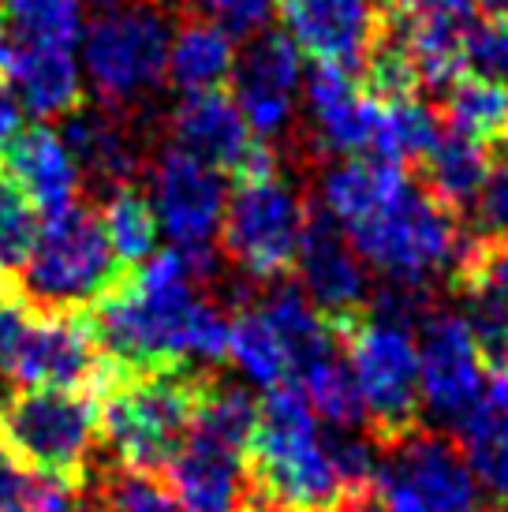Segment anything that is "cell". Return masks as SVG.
Here are the masks:
<instances>
[{
	"label": "cell",
	"mask_w": 508,
	"mask_h": 512,
	"mask_svg": "<svg viewBox=\"0 0 508 512\" xmlns=\"http://www.w3.org/2000/svg\"><path fill=\"white\" fill-rule=\"evenodd\" d=\"M217 273V255L157 251L135 277L98 303L86 322L113 374L146 370H198L210 374L228 356L232 318L202 299L198 288Z\"/></svg>",
	"instance_id": "cell-1"
},
{
	"label": "cell",
	"mask_w": 508,
	"mask_h": 512,
	"mask_svg": "<svg viewBox=\"0 0 508 512\" xmlns=\"http://www.w3.org/2000/svg\"><path fill=\"white\" fill-rule=\"evenodd\" d=\"M344 228L355 255L370 270L389 277V285L426 288L441 277L456 281L464 262L467 236L460 214L404 169H393L381 191L363 214H355Z\"/></svg>",
	"instance_id": "cell-2"
},
{
	"label": "cell",
	"mask_w": 508,
	"mask_h": 512,
	"mask_svg": "<svg viewBox=\"0 0 508 512\" xmlns=\"http://www.w3.org/2000/svg\"><path fill=\"white\" fill-rule=\"evenodd\" d=\"M254 501L281 512H344L352 490L340 475L329 434H322L296 382L266 389L251 438Z\"/></svg>",
	"instance_id": "cell-3"
},
{
	"label": "cell",
	"mask_w": 508,
	"mask_h": 512,
	"mask_svg": "<svg viewBox=\"0 0 508 512\" xmlns=\"http://www.w3.org/2000/svg\"><path fill=\"white\" fill-rule=\"evenodd\" d=\"M206 382L210 374L184 367L113 374V389L101 404V438L120 460V468H169L191 438Z\"/></svg>",
	"instance_id": "cell-4"
},
{
	"label": "cell",
	"mask_w": 508,
	"mask_h": 512,
	"mask_svg": "<svg viewBox=\"0 0 508 512\" xmlns=\"http://www.w3.org/2000/svg\"><path fill=\"white\" fill-rule=\"evenodd\" d=\"M19 273L23 299L42 314H79L124 285V262L105 236L101 214L83 202L45 217Z\"/></svg>",
	"instance_id": "cell-5"
},
{
	"label": "cell",
	"mask_w": 508,
	"mask_h": 512,
	"mask_svg": "<svg viewBox=\"0 0 508 512\" xmlns=\"http://www.w3.org/2000/svg\"><path fill=\"white\" fill-rule=\"evenodd\" d=\"M169 15L150 0H116L83 27V75L101 105L139 109L169 83Z\"/></svg>",
	"instance_id": "cell-6"
},
{
	"label": "cell",
	"mask_w": 508,
	"mask_h": 512,
	"mask_svg": "<svg viewBox=\"0 0 508 512\" xmlns=\"http://www.w3.org/2000/svg\"><path fill=\"white\" fill-rule=\"evenodd\" d=\"M307 225H311V210L303 191L273 165V169L240 176L236 191L228 195L225 225L217 243L236 270L273 285L288 270H296Z\"/></svg>",
	"instance_id": "cell-7"
},
{
	"label": "cell",
	"mask_w": 508,
	"mask_h": 512,
	"mask_svg": "<svg viewBox=\"0 0 508 512\" xmlns=\"http://www.w3.org/2000/svg\"><path fill=\"white\" fill-rule=\"evenodd\" d=\"M0 438L27 468L79 483L101 438V408L83 389H15L0 400Z\"/></svg>",
	"instance_id": "cell-8"
},
{
	"label": "cell",
	"mask_w": 508,
	"mask_h": 512,
	"mask_svg": "<svg viewBox=\"0 0 508 512\" xmlns=\"http://www.w3.org/2000/svg\"><path fill=\"white\" fill-rule=\"evenodd\" d=\"M348 344V367L367 408V427L378 445L396 441L419 427L423 393H419V341L408 322L385 314H363L340 329Z\"/></svg>",
	"instance_id": "cell-9"
},
{
	"label": "cell",
	"mask_w": 508,
	"mask_h": 512,
	"mask_svg": "<svg viewBox=\"0 0 508 512\" xmlns=\"http://www.w3.org/2000/svg\"><path fill=\"white\" fill-rule=\"evenodd\" d=\"M370 490L393 512H490L460 445L426 427L381 445Z\"/></svg>",
	"instance_id": "cell-10"
},
{
	"label": "cell",
	"mask_w": 508,
	"mask_h": 512,
	"mask_svg": "<svg viewBox=\"0 0 508 512\" xmlns=\"http://www.w3.org/2000/svg\"><path fill=\"white\" fill-rule=\"evenodd\" d=\"M150 206L161 232L184 255H217L221 225H225L228 184L225 172L198 161L195 154L169 143L157 150L150 165Z\"/></svg>",
	"instance_id": "cell-11"
},
{
	"label": "cell",
	"mask_w": 508,
	"mask_h": 512,
	"mask_svg": "<svg viewBox=\"0 0 508 512\" xmlns=\"http://www.w3.org/2000/svg\"><path fill=\"white\" fill-rule=\"evenodd\" d=\"M423 412L441 427H460L486 393V363L460 311L430 307L415 329Z\"/></svg>",
	"instance_id": "cell-12"
},
{
	"label": "cell",
	"mask_w": 508,
	"mask_h": 512,
	"mask_svg": "<svg viewBox=\"0 0 508 512\" xmlns=\"http://www.w3.org/2000/svg\"><path fill=\"white\" fill-rule=\"evenodd\" d=\"M303 53L288 34H258L247 42L243 57H236L232 72V98L247 116L251 131L266 146L284 139L296 124L299 90H303Z\"/></svg>",
	"instance_id": "cell-13"
},
{
	"label": "cell",
	"mask_w": 508,
	"mask_h": 512,
	"mask_svg": "<svg viewBox=\"0 0 508 512\" xmlns=\"http://www.w3.org/2000/svg\"><path fill=\"white\" fill-rule=\"evenodd\" d=\"M277 15L303 57L359 75L389 27L381 0H281Z\"/></svg>",
	"instance_id": "cell-14"
},
{
	"label": "cell",
	"mask_w": 508,
	"mask_h": 512,
	"mask_svg": "<svg viewBox=\"0 0 508 512\" xmlns=\"http://www.w3.org/2000/svg\"><path fill=\"white\" fill-rule=\"evenodd\" d=\"M296 270L299 288L307 292V299L337 333L367 314V262L355 255L352 240L344 236V228L325 210H311V225H307V236L299 243Z\"/></svg>",
	"instance_id": "cell-15"
},
{
	"label": "cell",
	"mask_w": 508,
	"mask_h": 512,
	"mask_svg": "<svg viewBox=\"0 0 508 512\" xmlns=\"http://www.w3.org/2000/svg\"><path fill=\"white\" fill-rule=\"evenodd\" d=\"M169 128L180 150L195 154L198 161L213 165L217 172L247 176V172H262L277 165L273 146H266L254 135L236 98H228L225 90L184 94V101L172 109Z\"/></svg>",
	"instance_id": "cell-16"
},
{
	"label": "cell",
	"mask_w": 508,
	"mask_h": 512,
	"mask_svg": "<svg viewBox=\"0 0 508 512\" xmlns=\"http://www.w3.org/2000/svg\"><path fill=\"white\" fill-rule=\"evenodd\" d=\"M303 98L311 113V135L318 154L378 157L381 101L359 90L352 72L337 64H314L303 79Z\"/></svg>",
	"instance_id": "cell-17"
},
{
	"label": "cell",
	"mask_w": 508,
	"mask_h": 512,
	"mask_svg": "<svg viewBox=\"0 0 508 512\" xmlns=\"http://www.w3.org/2000/svg\"><path fill=\"white\" fill-rule=\"evenodd\" d=\"M400 15L389 27L404 57L419 75V86L449 90L464 75V49L475 30L471 0H396Z\"/></svg>",
	"instance_id": "cell-18"
},
{
	"label": "cell",
	"mask_w": 508,
	"mask_h": 512,
	"mask_svg": "<svg viewBox=\"0 0 508 512\" xmlns=\"http://www.w3.org/2000/svg\"><path fill=\"white\" fill-rule=\"evenodd\" d=\"M94 333L79 314H42L34 311L27 341L19 348L12 382L19 389H86L105 374Z\"/></svg>",
	"instance_id": "cell-19"
},
{
	"label": "cell",
	"mask_w": 508,
	"mask_h": 512,
	"mask_svg": "<svg viewBox=\"0 0 508 512\" xmlns=\"http://www.w3.org/2000/svg\"><path fill=\"white\" fill-rule=\"evenodd\" d=\"M4 72L19 109L34 120H64L83 105V64L68 45H38L8 38Z\"/></svg>",
	"instance_id": "cell-20"
},
{
	"label": "cell",
	"mask_w": 508,
	"mask_h": 512,
	"mask_svg": "<svg viewBox=\"0 0 508 512\" xmlns=\"http://www.w3.org/2000/svg\"><path fill=\"white\" fill-rule=\"evenodd\" d=\"M4 169L12 187L34 206V214H60L79 202V165L71 157L64 135L45 124L19 131L4 154Z\"/></svg>",
	"instance_id": "cell-21"
},
{
	"label": "cell",
	"mask_w": 508,
	"mask_h": 512,
	"mask_svg": "<svg viewBox=\"0 0 508 512\" xmlns=\"http://www.w3.org/2000/svg\"><path fill=\"white\" fill-rule=\"evenodd\" d=\"M60 135L79 165V176H90V184H98L105 195L135 184L142 169V150L124 113H116L109 105H94V109L79 105L71 116H64Z\"/></svg>",
	"instance_id": "cell-22"
},
{
	"label": "cell",
	"mask_w": 508,
	"mask_h": 512,
	"mask_svg": "<svg viewBox=\"0 0 508 512\" xmlns=\"http://www.w3.org/2000/svg\"><path fill=\"white\" fill-rule=\"evenodd\" d=\"M169 475L184 512H254V486L236 449L191 434Z\"/></svg>",
	"instance_id": "cell-23"
},
{
	"label": "cell",
	"mask_w": 508,
	"mask_h": 512,
	"mask_svg": "<svg viewBox=\"0 0 508 512\" xmlns=\"http://www.w3.org/2000/svg\"><path fill=\"white\" fill-rule=\"evenodd\" d=\"M456 430V445L475 471L482 494L494 498L497 512H508V370H494V382Z\"/></svg>",
	"instance_id": "cell-24"
},
{
	"label": "cell",
	"mask_w": 508,
	"mask_h": 512,
	"mask_svg": "<svg viewBox=\"0 0 508 512\" xmlns=\"http://www.w3.org/2000/svg\"><path fill=\"white\" fill-rule=\"evenodd\" d=\"M236 42L206 19H184L169 42V83L184 94H206L232 83Z\"/></svg>",
	"instance_id": "cell-25"
},
{
	"label": "cell",
	"mask_w": 508,
	"mask_h": 512,
	"mask_svg": "<svg viewBox=\"0 0 508 512\" xmlns=\"http://www.w3.org/2000/svg\"><path fill=\"white\" fill-rule=\"evenodd\" d=\"M258 307L269 318V326L277 329L284 352L292 359V374H303L318 359L337 352V329L318 314V307L307 299V292L299 285L273 281Z\"/></svg>",
	"instance_id": "cell-26"
},
{
	"label": "cell",
	"mask_w": 508,
	"mask_h": 512,
	"mask_svg": "<svg viewBox=\"0 0 508 512\" xmlns=\"http://www.w3.org/2000/svg\"><path fill=\"white\" fill-rule=\"evenodd\" d=\"M423 165V184L438 195L449 210H467L471 199L479 195L482 180H486V172H490V150L486 143L479 139H471L464 131H452L445 128L438 135V143L430 146V154L419 161Z\"/></svg>",
	"instance_id": "cell-27"
},
{
	"label": "cell",
	"mask_w": 508,
	"mask_h": 512,
	"mask_svg": "<svg viewBox=\"0 0 508 512\" xmlns=\"http://www.w3.org/2000/svg\"><path fill=\"white\" fill-rule=\"evenodd\" d=\"M228 356L240 367L247 382L273 389V385L292 382V359L284 352L277 329L269 326V318L262 314L258 303H247L243 311H236L232 326H228Z\"/></svg>",
	"instance_id": "cell-28"
},
{
	"label": "cell",
	"mask_w": 508,
	"mask_h": 512,
	"mask_svg": "<svg viewBox=\"0 0 508 512\" xmlns=\"http://www.w3.org/2000/svg\"><path fill=\"white\" fill-rule=\"evenodd\" d=\"M101 225H105V236H109L116 258H120L124 266H142L146 258L157 255L161 225H157V214H154V206H150V199H146L135 184L116 187V191L105 195Z\"/></svg>",
	"instance_id": "cell-29"
},
{
	"label": "cell",
	"mask_w": 508,
	"mask_h": 512,
	"mask_svg": "<svg viewBox=\"0 0 508 512\" xmlns=\"http://www.w3.org/2000/svg\"><path fill=\"white\" fill-rule=\"evenodd\" d=\"M303 393L311 400V408L318 419H325L333 430H370L367 427V408L359 397V385L352 378V367L333 356L318 359L314 367H307L303 374Z\"/></svg>",
	"instance_id": "cell-30"
},
{
	"label": "cell",
	"mask_w": 508,
	"mask_h": 512,
	"mask_svg": "<svg viewBox=\"0 0 508 512\" xmlns=\"http://www.w3.org/2000/svg\"><path fill=\"white\" fill-rule=\"evenodd\" d=\"M441 109L452 131H464L479 143L508 135V90L479 75H460L441 94Z\"/></svg>",
	"instance_id": "cell-31"
},
{
	"label": "cell",
	"mask_w": 508,
	"mask_h": 512,
	"mask_svg": "<svg viewBox=\"0 0 508 512\" xmlns=\"http://www.w3.org/2000/svg\"><path fill=\"white\" fill-rule=\"evenodd\" d=\"M4 27L15 42L71 49L83 38V0H4Z\"/></svg>",
	"instance_id": "cell-32"
},
{
	"label": "cell",
	"mask_w": 508,
	"mask_h": 512,
	"mask_svg": "<svg viewBox=\"0 0 508 512\" xmlns=\"http://www.w3.org/2000/svg\"><path fill=\"white\" fill-rule=\"evenodd\" d=\"M94 512H184L157 471L109 468L94 486Z\"/></svg>",
	"instance_id": "cell-33"
},
{
	"label": "cell",
	"mask_w": 508,
	"mask_h": 512,
	"mask_svg": "<svg viewBox=\"0 0 508 512\" xmlns=\"http://www.w3.org/2000/svg\"><path fill=\"white\" fill-rule=\"evenodd\" d=\"M38 236V217L8 176H0V273H19Z\"/></svg>",
	"instance_id": "cell-34"
},
{
	"label": "cell",
	"mask_w": 508,
	"mask_h": 512,
	"mask_svg": "<svg viewBox=\"0 0 508 512\" xmlns=\"http://www.w3.org/2000/svg\"><path fill=\"white\" fill-rule=\"evenodd\" d=\"M471 337L479 344L482 363L494 370H508V307L486 292L464 288V311Z\"/></svg>",
	"instance_id": "cell-35"
},
{
	"label": "cell",
	"mask_w": 508,
	"mask_h": 512,
	"mask_svg": "<svg viewBox=\"0 0 508 512\" xmlns=\"http://www.w3.org/2000/svg\"><path fill=\"white\" fill-rule=\"evenodd\" d=\"M456 288L486 292L508 307V240H467L464 262L456 270Z\"/></svg>",
	"instance_id": "cell-36"
},
{
	"label": "cell",
	"mask_w": 508,
	"mask_h": 512,
	"mask_svg": "<svg viewBox=\"0 0 508 512\" xmlns=\"http://www.w3.org/2000/svg\"><path fill=\"white\" fill-rule=\"evenodd\" d=\"M195 15L225 30L232 42H251L258 34H266L269 23L277 19L281 0H191Z\"/></svg>",
	"instance_id": "cell-37"
},
{
	"label": "cell",
	"mask_w": 508,
	"mask_h": 512,
	"mask_svg": "<svg viewBox=\"0 0 508 512\" xmlns=\"http://www.w3.org/2000/svg\"><path fill=\"white\" fill-rule=\"evenodd\" d=\"M467 240H508V161H494L467 206Z\"/></svg>",
	"instance_id": "cell-38"
},
{
	"label": "cell",
	"mask_w": 508,
	"mask_h": 512,
	"mask_svg": "<svg viewBox=\"0 0 508 512\" xmlns=\"http://www.w3.org/2000/svg\"><path fill=\"white\" fill-rule=\"evenodd\" d=\"M464 75H479L486 83L508 90V15L475 23L464 49Z\"/></svg>",
	"instance_id": "cell-39"
},
{
	"label": "cell",
	"mask_w": 508,
	"mask_h": 512,
	"mask_svg": "<svg viewBox=\"0 0 508 512\" xmlns=\"http://www.w3.org/2000/svg\"><path fill=\"white\" fill-rule=\"evenodd\" d=\"M34 322V307L23 296H0V378L12 382L19 348L27 341V329Z\"/></svg>",
	"instance_id": "cell-40"
},
{
	"label": "cell",
	"mask_w": 508,
	"mask_h": 512,
	"mask_svg": "<svg viewBox=\"0 0 508 512\" xmlns=\"http://www.w3.org/2000/svg\"><path fill=\"white\" fill-rule=\"evenodd\" d=\"M38 483H42V475H34L8 449V441L0 438V512H23V505L34 498Z\"/></svg>",
	"instance_id": "cell-41"
},
{
	"label": "cell",
	"mask_w": 508,
	"mask_h": 512,
	"mask_svg": "<svg viewBox=\"0 0 508 512\" xmlns=\"http://www.w3.org/2000/svg\"><path fill=\"white\" fill-rule=\"evenodd\" d=\"M19 131H23V109L15 101L12 86L0 79V157L8 154V146H12V139Z\"/></svg>",
	"instance_id": "cell-42"
},
{
	"label": "cell",
	"mask_w": 508,
	"mask_h": 512,
	"mask_svg": "<svg viewBox=\"0 0 508 512\" xmlns=\"http://www.w3.org/2000/svg\"><path fill=\"white\" fill-rule=\"evenodd\" d=\"M344 512H393V509H389L374 490H367V494H359L355 501H348V509Z\"/></svg>",
	"instance_id": "cell-43"
},
{
	"label": "cell",
	"mask_w": 508,
	"mask_h": 512,
	"mask_svg": "<svg viewBox=\"0 0 508 512\" xmlns=\"http://www.w3.org/2000/svg\"><path fill=\"white\" fill-rule=\"evenodd\" d=\"M471 4L486 15H508V0H471Z\"/></svg>",
	"instance_id": "cell-44"
},
{
	"label": "cell",
	"mask_w": 508,
	"mask_h": 512,
	"mask_svg": "<svg viewBox=\"0 0 508 512\" xmlns=\"http://www.w3.org/2000/svg\"><path fill=\"white\" fill-rule=\"evenodd\" d=\"M4 53H8V27H4V19H0V64H4Z\"/></svg>",
	"instance_id": "cell-45"
},
{
	"label": "cell",
	"mask_w": 508,
	"mask_h": 512,
	"mask_svg": "<svg viewBox=\"0 0 508 512\" xmlns=\"http://www.w3.org/2000/svg\"><path fill=\"white\" fill-rule=\"evenodd\" d=\"M254 512H281V509H269V505H258V501H254Z\"/></svg>",
	"instance_id": "cell-46"
},
{
	"label": "cell",
	"mask_w": 508,
	"mask_h": 512,
	"mask_svg": "<svg viewBox=\"0 0 508 512\" xmlns=\"http://www.w3.org/2000/svg\"><path fill=\"white\" fill-rule=\"evenodd\" d=\"M150 4H157V8H165V4H180V0H150Z\"/></svg>",
	"instance_id": "cell-47"
},
{
	"label": "cell",
	"mask_w": 508,
	"mask_h": 512,
	"mask_svg": "<svg viewBox=\"0 0 508 512\" xmlns=\"http://www.w3.org/2000/svg\"><path fill=\"white\" fill-rule=\"evenodd\" d=\"M94 4H101V8H109V4H116V0H94Z\"/></svg>",
	"instance_id": "cell-48"
},
{
	"label": "cell",
	"mask_w": 508,
	"mask_h": 512,
	"mask_svg": "<svg viewBox=\"0 0 508 512\" xmlns=\"http://www.w3.org/2000/svg\"><path fill=\"white\" fill-rule=\"evenodd\" d=\"M83 512H90V509H83Z\"/></svg>",
	"instance_id": "cell-49"
}]
</instances>
